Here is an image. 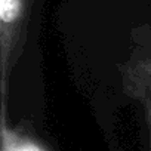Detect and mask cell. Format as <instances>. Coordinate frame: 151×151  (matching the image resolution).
Segmentation results:
<instances>
[{
	"label": "cell",
	"mask_w": 151,
	"mask_h": 151,
	"mask_svg": "<svg viewBox=\"0 0 151 151\" xmlns=\"http://www.w3.org/2000/svg\"><path fill=\"white\" fill-rule=\"evenodd\" d=\"M36 0H0V95L6 108L9 80L27 45Z\"/></svg>",
	"instance_id": "cell-1"
},
{
	"label": "cell",
	"mask_w": 151,
	"mask_h": 151,
	"mask_svg": "<svg viewBox=\"0 0 151 151\" xmlns=\"http://www.w3.org/2000/svg\"><path fill=\"white\" fill-rule=\"evenodd\" d=\"M18 151H39V150H36V148H33V147H28V148H21V150H18Z\"/></svg>",
	"instance_id": "cell-2"
}]
</instances>
